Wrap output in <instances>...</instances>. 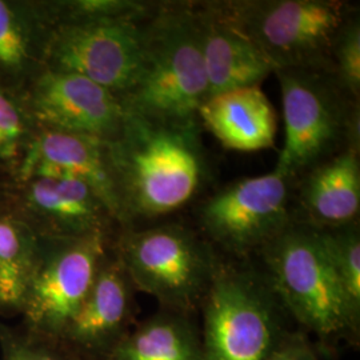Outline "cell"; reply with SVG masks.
Returning a JSON list of instances; mask_svg holds the SVG:
<instances>
[{
	"label": "cell",
	"instance_id": "obj_1",
	"mask_svg": "<svg viewBox=\"0 0 360 360\" xmlns=\"http://www.w3.org/2000/svg\"><path fill=\"white\" fill-rule=\"evenodd\" d=\"M108 150L122 208L120 230L178 212L208 179L199 119L165 120L126 111Z\"/></svg>",
	"mask_w": 360,
	"mask_h": 360
},
{
	"label": "cell",
	"instance_id": "obj_2",
	"mask_svg": "<svg viewBox=\"0 0 360 360\" xmlns=\"http://www.w3.org/2000/svg\"><path fill=\"white\" fill-rule=\"evenodd\" d=\"M257 257L288 316L315 338L322 354L342 342L358 343L360 311L348 299L319 229L292 221Z\"/></svg>",
	"mask_w": 360,
	"mask_h": 360
},
{
	"label": "cell",
	"instance_id": "obj_3",
	"mask_svg": "<svg viewBox=\"0 0 360 360\" xmlns=\"http://www.w3.org/2000/svg\"><path fill=\"white\" fill-rule=\"evenodd\" d=\"M142 75L122 101L126 111L195 120L208 98L195 1H159L142 23Z\"/></svg>",
	"mask_w": 360,
	"mask_h": 360
},
{
	"label": "cell",
	"instance_id": "obj_4",
	"mask_svg": "<svg viewBox=\"0 0 360 360\" xmlns=\"http://www.w3.org/2000/svg\"><path fill=\"white\" fill-rule=\"evenodd\" d=\"M200 311L206 360H266L295 330L250 259H220Z\"/></svg>",
	"mask_w": 360,
	"mask_h": 360
},
{
	"label": "cell",
	"instance_id": "obj_5",
	"mask_svg": "<svg viewBox=\"0 0 360 360\" xmlns=\"http://www.w3.org/2000/svg\"><path fill=\"white\" fill-rule=\"evenodd\" d=\"M274 74L285 134L274 169L296 179L349 147L360 148L359 101L343 89L331 67L282 68Z\"/></svg>",
	"mask_w": 360,
	"mask_h": 360
},
{
	"label": "cell",
	"instance_id": "obj_6",
	"mask_svg": "<svg viewBox=\"0 0 360 360\" xmlns=\"http://www.w3.org/2000/svg\"><path fill=\"white\" fill-rule=\"evenodd\" d=\"M111 248L136 291L190 316L200 311L221 259L200 231L181 223L119 230Z\"/></svg>",
	"mask_w": 360,
	"mask_h": 360
},
{
	"label": "cell",
	"instance_id": "obj_7",
	"mask_svg": "<svg viewBox=\"0 0 360 360\" xmlns=\"http://www.w3.org/2000/svg\"><path fill=\"white\" fill-rule=\"evenodd\" d=\"M214 4L263 52L275 71L331 67L335 39L359 11L343 0H220Z\"/></svg>",
	"mask_w": 360,
	"mask_h": 360
},
{
	"label": "cell",
	"instance_id": "obj_8",
	"mask_svg": "<svg viewBox=\"0 0 360 360\" xmlns=\"http://www.w3.org/2000/svg\"><path fill=\"white\" fill-rule=\"evenodd\" d=\"M294 193L295 179L276 169L236 180L199 206V231L231 259L257 257L295 221Z\"/></svg>",
	"mask_w": 360,
	"mask_h": 360
},
{
	"label": "cell",
	"instance_id": "obj_9",
	"mask_svg": "<svg viewBox=\"0 0 360 360\" xmlns=\"http://www.w3.org/2000/svg\"><path fill=\"white\" fill-rule=\"evenodd\" d=\"M114 239L40 238L20 316L27 333L58 340L89 295Z\"/></svg>",
	"mask_w": 360,
	"mask_h": 360
},
{
	"label": "cell",
	"instance_id": "obj_10",
	"mask_svg": "<svg viewBox=\"0 0 360 360\" xmlns=\"http://www.w3.org/2000/svg\"><path fill=\"white\" fill-rule=\"evenodd\" d=\"M142 23L58 26L49 43L44 70L86 77L123 101L142 75Z\"/></svg>",
	"mask_w": 360,
	"mask_h": 360
},
{
	"label": "cell",
	"instance_id": "obj_11",
	"mask_svg": "<svg viewBox=\"0 0 360 360\" xmlns=\"http://www.w3.org/2000/svg\"><path fill=\"white\" fill-rule=\"evenodd\" d=\"M7 202L40 238L114 239L120 230L101 196L77 180L26 176L8 186Z\"/></svg>",
	"mask_w": 360,
	"mask_h": 360
},
{
	"label": "cell",
	"instance_id": "obj_12",
	"mask_svg": "<svg viewBox=\"0 0 360 360\" xmlns=\"http://www.w3.org/2000/svg\"><path fill=\"white\" fill-rule=\"evenodd\" d=\"M38 129L114 141L123 127L126 108L112 92L86 77L43 70L22 91Z\"/></svg>",
	"mask_w": 360,
	"mask_h": 360
},
{
	"label": "cell",
	"instance_id": "obj_13",
	"mask_svg": "<svg viewBox=\"0 0 360 360\" xmlns=\"http://www.w3.org/2000/svg\"><path fill=\"white\" fill-rule=\"evenodd\" d=\"M136 290L112 248L104 257L89 295L58 339L82 360H110L134 328Z\"/></svg>",
	"mask_w": 360,
	"mask_h": 360
},
{
	"label": "cell",
	"instance_id": "obj_14",
	"mask_svg": "<svg viewBox=\"0 0 360 360\" xmlns=\"http://www.w3.org/2000/svg\"><path fill=\"white\" fill-rule=\"evenodd\" d=\"M31 175L84 183L101 196L115 217L119 229L122 227V208L108 142L91 136L38 129L15 180Z\"/></svg>",
	"mask_w": 360,
	"mask_h": 360
},
{
	"label": "cell",
	"instance_id": "obj_15",
	"mask_svg": "<svg viewBox=\"0 0 360 360\" xmlns=\"http://www.w3.org/2000/svg\"><path fill=\"white\" fill-rule=\"evenodd\" d=\"M195 13L208 98L224 91L260 86L274 74L270 60L219 13L214 1H195Z\"/></svg>",
	"mask_w": 360,
	"mask_h": 360
},
{
	"label": "cell",
	"instance_id": "obj_16",
	"mask_svg": "<svg viewBox=\"0 0 360 360\" xmlns=\"http://www.w3.org/2000/svg\"><path fill=\"white\" fill-rule=\"evenodd\" d=\"M360 151L349 147L295 179V221L333 229L359 221Z\"/></svg>",
	"mask_w": 360,
	"mask_h": 360
},
{
	"label": "cell",
	"instance_id": "obj_17",
	"mask_svg": "<svg viewBox=\"0 0 360 360\" xmlns=\"http://www.w3.org/2000/svg\"><path fill=\"white\" fill-rule=\"evenodd\" d=\"M56 25L47 0H0V84L22 92L44 70Z\"/></svg>",
	"mask_w": 360,
	"mask_h": 360
},
{
	"label": "cell",
	"instance_id": "obj_18",
	"mask_svg": "<svg viewBox=\"0 0 360 360\" xmlns=\"http://www.w3.org/2000/svg\"><path fill=\"white\" fill-rule=\"evenodd\" d=\"M198 117L200 126L229 150L259 151L272 147L276 138V112L260 86L208 98L199 107Z\"/></svg>",
	"mask_w": 360,
	"mask_h": 360
},
{
	"label": "cell",
	"instance_id": "obj_19",
	"mask_svg": "<svg viewBox=\"0 0 360 360\" xmlns=\"http://www.w3.org/2000/svg\"><path fill=\"white\" fill-rule=\"evenodd\" d=\"M110 360H206L193 316L160 309L134 327Z\"/></svg>",
	"mask_w": 360,
	"mask_h": 360
},
{
	"label": "cell",
	"instance_id": "obj_20",
	"mask_svg": "<svg viewBox=\"0 0 360 360\" xmlns=\"http://www.w3.org/2000/svg\"><path fill=\"white\" fill-rule=\"evenodd\" d=\"M39 247L40 236L6 202L0 207V316L22 314Z\"/></svg>",
	"mask_w": 360,
	"mask_h": 360
},
{
	"label": "cell",
	"instance_id": "obj_21",
	"mask_svg": "<svg viewBox=\"0 0 360 360\" xmlns=\"http://www.w3.org/2000/svg\"><path fill=\"white\" fill-rule=\"evenodd\" d=\"M37 131L22 92L0 84V179L8 186L23 166Z\"/></svg>",
	"mask_w": 360,
	"mask_h": 360
},
{
	"label": "cell",
	"instance_id": "obj_22",
	"mask_svg": "<svg viewBox=\"0 0 360 360\" xmlns=\"http://www.w3.org/2000/svg\"><path fill=\"white\" fill-rule=\"evenodd\" d=\"M56 27L129 20L142 23L159 1L144 0H47Z\"/></svg>",
	"mask_w": 360,
	"mask_h": 360
},
{
	"label": "cell",
	"instance_id": "obj_23",
	"mask_svg": "<svg viewBox=\"0 0 360 360\" xmlns=\"http://www.w3.org/2000/svg\"><path fill=\"white\" fill-rule=\"evenodd\" d=\"M319 230L349 302L360 311L359 221Z\"/></svg>",
	"mask_w": 360,
	"mask_h": 360
},
{
	"label": "cell",
	"instance_id": "obj_24",
	"mask_svg": "<svg viewBox=\"0 0 360 360\" xmlns=\"http://www.w3.org/2000/svg\"><path fill=\"white\" fill-rule=\"evenodd\" d=\"M0 360H82L59 340L0 322Z\"/></svg>",
	"mask_w": 360,
	"mask_h": 360
},
{
	"label": "cell",
	"instance_id": "obj_25",
	"mask_svg": "<svg viewBox=\"0 0 360 360\" xmlns=\"http://www.w3.org/2000/svg\"><path fill=\"white\" fill-rule=\"evenodd\" d=\"M335 77L348 94L360 101V16L354 13L335 39L331 52Z\"/></svg>",
	"mask_w": 360,
	"mask_h": 360
},
{
	"label": "cell",
	"instance_id": "obj_26",
	"mask_svg": "<svg viewBox=\"0 0 360 360\" xmlns=\"http://www.w3.org/2000/svg\"><path fill=\"white\" fill-rule=\"evenodd\" d=\"M321 354L315 340L300 328H295L266 360H319Z\"/></svg>",
	"mask_w": 360,
	"mask_h": 360
},
{
	"label": "cell",
	"instance_id": "obj_27",
	"mask_svg": "<svg viewBox=\"0 0 360 360\" xmlns=\"http://www.w3.org/2000/svg\"><path fill=\"white\" fill-rule=\"evenodd\" d=\"M8 198V184L0 179V207L7 202Z\"/></svg>",
	"mask_w": 360,
	"mask_h": 360
}]
</instances>
